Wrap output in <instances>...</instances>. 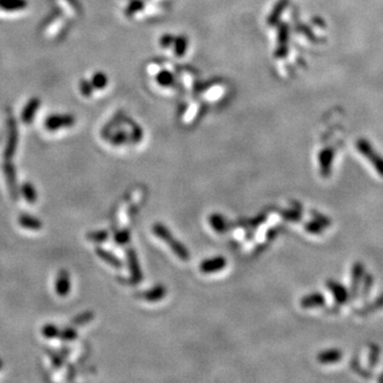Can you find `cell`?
Instances as JSON below:
<instances>
[{"label": "cell", "mask_w": 383, "mask_h": 383, "mask_svg": "<svg viewBox=\"0 0 383 383\" xmlns=\"http://www.w3.org/2000/svg\"><path fill=\"white\" fill-rule=\"evenodd\" d=\"M360 366H361V365H360L359 361H357V360H356V359H355V360L353 361V368L356 370V373L361 374V376H363V377H367V378H369V377H370V374L367 372V370H365V369H362Z\"/></svg>", "instance_id": "27"}, {"label": "cell", "mask_w": 383, "mask_h": 383, "mask_svg": "<svg viewBox=\"0 0 383 383\" xmlns=\"http://www.w3.org/2000/svg\"><path fill=\"white\" fill-rule=\"evenodd\" d=\"M128 255V262H129V267H130V272L132 274V280L133 283H138L140 280H142V272H140V267L138 265V260L136 252L132 249H130L127 253Z\"/></svg>", "instance_id": "8"}, {"label": "cell", "mask_w": 383, "mask_h": 383, "mask_svg": "<svg viewBox=\"0 0 383 383\" xmlns=\"http://www.w3.org/2000/svg\"><path fill=\"white\" fill-rule=\"evenodd\" d=\"M60 330L57 329L56 326L53 324H47L45 325L42 328V334L46 337V338H55L57 335H59Z\"/></svg>", "instance_id": "23"}, {"label": "cell", "mask_w": 383, "mask_h": 383, "mask_svg": "<svg viewBox=\"0 0 383 383\" xmlns=\"http://www.w3.org/2000/svg\"><path fill=\"white\" fill-rule=\"evenodd\" d=\"M300 303H301L302 308L306 309L318 308V306H322L326 303V299L321 293H313L308 296H304Z\"/></svg>", "instance_id": "10"}, {"label": "cell", "mask_w": 383, "mask_h": 383, "mask_svg": "<svg viewBox=\"0 0 383 383\" xmlns=\"http://www.w3.org/2000/svg\"><path fill=\"white\" fill-rule=\"evenodd\" d=\"M365 274V268L361 262H356L353 266V273H351V287L349 295L353 299H356L360 293V286L362 279Z\"/></svg>", "instance_id": "3"}, {"label": "cell", "mask_w": 383, "mask_h": 383, "mask_svg": "<svg viewBox=\"0 0 383 383\" xmlns=\"http://www.w3.org/2000/svg\"><path fill=\"white\" fill-rule=\"evenodd\" d=\"M19 225L26 229H30V230H40L43 226L42 221L36 219L34 216H31L28 214H23L19 216L18 219Z\"/></svg>", "instance_id": "13"}, {"label": "cell", "mask_w": 383, "mask_h": 383, "mask_svg": "<svg viewBox=\"0 0 383 383\" xmlns=\"http://www.w3.org/2000/svg\"><path fill=\"white\" fill-rule=\"evenodd\" d=\"M327 286H328L329 291L333 294L336 303L344 304L345 302L348 301V299L350 297L349 292L343 284L338 283V282H336V281H333V280H328Z\"/></svg>", "instance_id": "4"}, {"label": "cell", "mask_w": 383, "mask_h": 383, "mask_svg": "<svg viewBox=\"0 0 383 383\" xmlns=\"http://www.w3.org/2000/svg\"><path fill=\"white\" fill-rule=\"evenodd\" d=\"M21 192L24 196V198L27 200L29 203H34L37 200V193L35 188L29 182H25L23 183Z\"/></svg>", "instance_id": "14"}, {"label": "cell", "mask_w": 383, "mask_h": 383, "mask_svg": "<svg viewBox=\"0 0 383 383\" xmlns=\"http://www.w3.org/2000/svg\"><path fill=\"white\" fill-rule=\"evenodd\" d=\"M343 354L337 349H330L322 351L321 354H318L317 360L322 364H329V363H335L342 359Z\"/></svg>", "instance_id": "11"}, {"label": "cell", "mask_w": 383, "mask_h": 383, "mask_svg": "<svg viewBox=\"0 0 383 383\" xmlns=\"http://www.w3.org/2000/svg\"><path fill=\"white\" fill-rule=\"evenodd\" d=\"M333 150L325 149L319 155V165H321V172L322 175L327 177L331 171V165L333 161Z\"/></svg>", "instance_id": "9"}, {"label": "cell", "mask_w": 383, "mask_h": 383, "mask_svg": "<svg viewBox=\"0 0 383 383\" xmlns=\"http://www.w3.org/2000/svg\"><path fill=\"white\" fill-rule=\"evenodd\" d=\"M379 356H380L379 346H377V345H372V346H370L369 357H368V365L370 368L376 367L379 361Z\"/></svg>", "instance_id": "21"}, {"label": "cell", "mask_w": 383, "mask_h": 383, "mask_svg": "<svg viewBox=\"0 0 383 383\" xmlns=\"http://www.w3.org/2000/svg\"><path fill=\"white\" fill-rule=\"evenodd\" d=\"M1 367H2V361L0 360V369H1Z\"/></svg>", "instance_id": "30"}, {"label": "cell", "mask_w": 383, "mask_h": 383, "mask_svg": "<svg viewBox=\"0 0 383 383\" xmlns=\"http://www.w3.org/2000/svg\"><path fill=\"white\" fill-rule=\"evenodd\" d=\"M210 225L216 232L222 233L227 231V221L221 215L214 214L210 217Z\"/></svg>", "instance_id": "16"}, {"label": "cell", "mask_w": 383, "mask_h": 383, "mask_svg": "<svg viewBox=\"0 0 383 383\" xmlns=\"http://www.w3.org/2000/svg\"><path fill=\"white\" fill-rule=\"evenodd\" d=\"M378 381H379V382H383V374H382V375H381V376L379 377V379H378Z\"/></svg>", "instance_id": "29"}, {"label": "cell", "mask_w": 383, "mask_h": 383, "mask_svg": "<svg viewBox=\"0 0 383 383\" xmlns=\"http://www.w3.org/2000/svg\"><path fill=\"white\" fill-rule=\"evenodd\" d=\"M60 338L62 341L64 342H72L74 340H76L77 337H78V333H77V331L72 328V327H67L65 329H63L59 332V335Z\"/></svg>", "instance_id": "22"}, {"label": "cell", "mask_w": 383, "mask_h": 383, "mask_svg": "<svg viewBox=\"0 0 383 383\" xmlns=\"http://www.w3.org/2000/svg\"><path fill=\"white\" fill-rule=\"evenodd\" d=\"M374 284V278L370 274H364V277L362 279L361 286H360V293L363 299H367L369 296L370 290H372Z\"/></svg>", "instance_id": "17"}, {"label": "cell", "mask_w": 383, "mask_h": 383, "mask_svg": "<svg viewBox=\"0 0 383 383\" xmlns=\"http://www.w3.org/2000/svg\"><path fill=\"white\" fill-rule=\"evenodd\" d=\"M70 276L66 270H61L55 280V292L59 296L65 297L70 292Z\"/></svg>", "instance_id": "5"}, {"label": "cell", "mask_w": 383, "mask_h": 383, "mask_svg": "<svg viewBox=\"0 0 383 383\" xmlns=\"http://www.w3.org/2000/svg\"><path fill=\"white\" fill-rule=\"evenodd\" d=\"M165 293L166 291L163 286H156L155 289H151L148 292L143 293L140 297L145 300H148V301H158V300L164 297Z\"/></svg>", "instance_id": "15"}, {"label": "cell", "mask_w": 383, "mask_h": 383, "mask_svg": "<svg viewBox=\"0 0 383 383\" xmlns=\"http://www.w3.org/2000/svg\"><path fill=\"white\" fill-rule=\"evenodd\" d=\"M356 148L359 149V151L364 157L369 159L370 163L373 164L377 172L383 177V158L374 150L372 144H370L367 139L360 138L356 142Z\"/></svg>", "instance_id": "2"}, {"label": "cell", "mask_w": 383, "mask_h": 383, "mask_svg": "<svg viewBox=\"0 0 383 383\" xmlns=\"http://www.w3.org/2000/svg\"><path fill=\"white\" fill-rule=\"evenodd\" d=\"M109 236V233L106 231V230H100V231H92L88 232L86 234V239L89 242H94V243H102L106 242Z\"/></svg>", "instance_id": "20"}, {"label": "cell", "mask_w": 383, "mask_h": 383, "mask_svg": "<svg viewBox=\"0 0 383 383\" xmlns=\"http://www.w3.org/2000/svg\"><path fill=\"white\" fill-rule=\"evenodd\" d=\"M305 229H306V231L310 232V233H313V234H319V233H322V232H323L324 227H323V226L321 225V223H319L318 221H316V220L314 219V220H312V221H310V222L306 223V225H305Z\"/></svg>", "instance_id": "25"}, {"label": "cell", "mask_w": 383, "mask_h": 383, "mask_svg": "<svg viewBox=\"0 0 383 383\" xmlns=\"http://www.w3.org/2000/svg\"><path fill=\"white\" fill-rule=\"evenodd\" d=\"M152 231L155 232V234L158 236V238H160L164 242L167 243V244L170 246V248L172 249V251H174L181 260H184V261L189 260V258H190L189 251L184 248V246L181 244L180 242L175 240V238L171 235V233L168 231L167 228L161 225V223H157V225L153 226Z\"/></svg>", "instance_id": "1"}, {"label": "cell", "mask_w": 383, "mask_h": 383, "mask_svg": "<svg viewBox=\"0 0 383 383\" xmlns=\"http://www.w3.org/2000/svg\"><path fill=\"white\" fill-rule=\"evenodd\" d=\"M95 317L94 313L92 311H85L81 313V314L77 315L75 318H73L72 324L75 326H83L88 324L91 321H93Z\"/></svg>", "instance_id": "19"}, {"label": "cell", "mask_w": 383, "mask_h": 383, "mask_svg": "<svg viewBox=\"0 0 383 383\" xmlns=\"http://www.w3.org/2000/svg\"><path fill=\"white\" fill-rule=\"evenodd\" d=\"M226 266V260L222 257H216L203 261L200 265V271L204 274H211L222 270Z\"/></svg>", "instance_id": "7"}, {"label": "cell", "mask_w": 383, "mask_h": 383, "mask_svg": "<svg viewBox=\"0 0 383 383\" xmlns=\"http://www.w3.org/2000/svg\"><path fill=\"white\" fill-rule=\"evenodd\" d=\"M114 239H115V242H116L117 244L125 245L130 240V233L126 229L121 230V231H118L116 234H115Z\"/></svg>", "instance_id": "24"}, {"label": "cell", "mask_w": 383, "mask_h": 383, "mask_svg": "<svg viewBox=\"0 0 383 383\" xmlns=\"http://www.w3.org/2000/svg\"><path fill=\"white\" fill-rule=\"evenodd\" d=\"M49 356H50V359H51V361H53L54 365L55 367H61L62 366L63 359H62V356L60 355H57L55 353H49Z\"/></svg>", "instance_id": "28"}, {"label": "cell", "mask_w": 383, "mask_h": 383, "mask_svg": "<svg viewBox=\"0 0 383 383\" xmlns=\"http://www.w3.org/2000/svg\"><path fill=\"white\" fill-rule=\"evenodd\" d=\"M96 253H97V255L101 260H104L106 263H108L109 265H111L115 268L123 267V263H121V261L115 257V255L113 253H111L110 251L106 250V249L101 248V247H97L96 248Z\"/></svg>", "instance_id": "12"}, {"label": "cell", "mask_w": 383, "mask_h": 383, "mask_svg": "<svg viewBox=\"0 0 383 383\" xmlns=\"http://www.w3.org/2000/svg\"><path fill=\"white\" fill-rule=\"evenodd\" d=\"M313 215H314L315 220L318 221L319 223H321V225H322L324 228L329 227V226L331 225V221H330V219H328V217H326V216H324V215H322V214H318V213H314Z\"/></svg>", "instance_id": "26"}, {"label": "cell", "mask_w": 383, "mask_h": 383, "mask_svg": "<svg viewBox=\"0 0 383 383\" xmlns=\"http://www.w3.org/2000/svg\"><path fill=\"white\" fill-rule=\"evenodd\" d=\"M381 309H383V294L378 298H376L373 302L366 304L365 308L360 311V314H368V313H373Z\"/></svg>", "instance_id": "18"}, {"label": "cell", "mask_w": 383, "mask_h": 383, "mask_svg": "<svg viewBox=\"0 0 383 383\" xmlns=\"http://www.w3.org/2000/svg\"><path fill=\"white\" fill-rule=\"evenodd\" d=\"M3 169H4L6 183H8V187H9L8 189L10 191L12 199L17 200L18 199V188H17V179H16L15 169L11 164H5Z\"/></svg>", "instance_id": "6"}]
</instances>
